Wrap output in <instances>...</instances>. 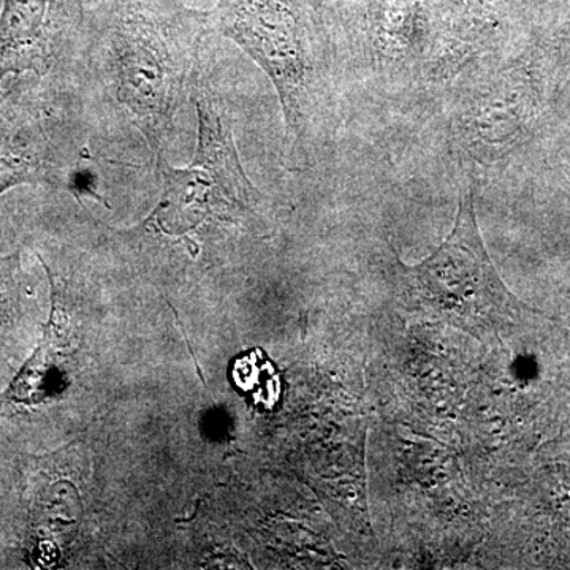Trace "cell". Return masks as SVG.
<instances>
[{
	"instance_id": "30bf717a",
	"label": "cell",
	"mask_w": 570,
	"mask_h": 570,
	"mask_svg": "<svg viewBox=\"0 0 570 570\" xmlns=\"http://www.w3.org/2000/svg\"><path fill=\"white\" fill-rule=\"evenodd\" d=\"M67 189L78 202H82V197L104 202V195L100 193V171L88 149H82L80 159L71 168L67 178Z\"/></svg>"
},
{
	"instance_id": "7a4b0ae2",
	"label": "cell",
	"mask_w": 570,
	"mask_h": 570,
	"mask_svg": "<svg viewBox=\"0 0 570 570\" xmlns=\"http://www.w3.org/2000/svg\"><path fill=\"white\" fill-rule=\"evenodd\" d=\"M225 36L249 52L275 82L288 130L299 132L307 63L298 26L291 11L273 0H247L232 13Z\"/></svg>"
},
{
	"instance_id": "ba28073f",
	"label": "cell",
	"mask_w": 570,
	"mask_h": 570,
	"mask_svg": "<svg viewBox=\"0 0 570 570\" xmlns=\"http://www.w3.org/2000/svg\"><path fill=\"white\" fill-rule=\"evenodd\" d=\"M45 179V168L40 157L13 138L0 135V194Z\"/></svg>"
},
{
	"instance_id": "277c9868",
	"label": "cell",
	"mask_w": 570,
	"mask_h": 570,
	"mask_svg": "<svg viewBox=\"0 0 570 570\" xmlns=\"http://www.w3.org/2000/svg\"><path fill=\"white\" fill-rule=\"evenodd\" d=\"M51 285V313L39 346L26 360L9 387L0 392V417L17 419L31 415L41 407L50 406L62 395L67 377V347H69V324H67L63 288L52 275L50 266L40 257Z\"/></svg>"
},
{
	"instance_id": "6da1fadb",
	"label": "cell",
	"mask_w": 570,
	"mask_h": 570,
	"mask_svg": "<svg viewBox=\"0 0 570 570\" xmlns=\"http://www.w3.org/2000/svg\"><path fill=\"white\" fill-rule=\"evenodd\" d=\"M404 281L412 305L475 335L504 317L512 296L483 245L471 189L461 194L448 239L422 264L406 268Z\"/></svg>"
},
{
	"instance_id": "5b68a950",
	"label": "cell",
	"mask_w": 570,
	"mask_h": 570,
	"mask_svg": "<svg viewBox=\"0 0 570 570\" xmlns=\"http://www.w3.org/2000/svg\"><path fill=\"white\" fill-rule=\"evenodd\" d=\"M52 0H3L0 11V81L48 73L52 61Z\"/></svg>"
},
{
	"instance_id": "8992f818",
	"label": "cell",
	"mask_w": 570,
	"mask_h": 570,
	"mask_svg": "<svg viewBox=\"0 0 570 570\" xmlns=\"http://www.w3.org/2000/svg\"><path fill=\"white\" fill-rule=\"evenodd\" d=\"M198 145L193 167L206 171L235 204L249 206L258 198L236 153L230 119L212 97L198 92Z\"/></svg>"
},
{
	"instance_id": "52a82bcc",
	"label": "cell",
	"mask_w": 570,
	"mask_h": 570,
	"mask_svg": "<svg viewBox=\"0 0 570 570\" xmlns=\"http://www.w3.org/2000/svg\"><path fill=\"white\" fill-rule=\"evenodd\" d=\"M232 377L236 387L254 400L257 406L272 409L281 396V379L268 356L254 348L235 360Z\"/></svg>"
},
{
	"instance_id": "9c48e42d",
	"label": "cell",
	"mask_w": 570,
	"mask_h": 570,
	"mask_svg": "<svg viewBox=\"0 0 570 570\" xmlns=\"http://www.w3.org/2000/svg\"><path fill=\"white\" fill-rule=\"evenodd\" d=\"M18 269H20V254L3 253L0 245V328L13 317L17 309L18 295Z\"/></svg>"
},
{
	"instance_id": "3957f363",
	"label": "cell",
	"mask_w": 570,
	"mask_h": 570,
	"mask_svg": "<svg viewBox=\"0 0 570 570\" xmlns=\"http://www.w3.org/2000/svg\"><path fill=\"white\" fill-rule=\"evenodd\" d=\"M115 52L119 97L137 116L149 140L159 141L181 89L174 52L153 26L140 21L122 26Z\"/></svg>"
}]
</instances>
